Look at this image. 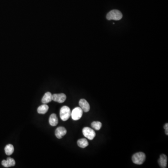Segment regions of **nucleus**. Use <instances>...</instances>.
<instances>
[{
    "label": "nucleus",
    "instance_id": "f257e3e1",
    "mask_svg": "<svg viewBox=\"0 0 168 168\" xmlns=\"http://www.w3.org/2000/svg\"><path fill=\"white\" fill-rule=\"evenodd\" d=\"M146 155L143 152H138L132 156V160L135 164L141 165L145 161Z\"/></svg>",
    "mask_w": 168,
    "mask_h": 168
},
{
    "label": "nucleus",
    "instance_id": "f03ea898",
    "mask_svg": "<svg viewBox=\"0 0 168 168\" xmlns=\"http://www.w3.org/2000/svg\"><path fill=\"white\" fill-rule=\"evenodd\" d=\"M71 116V109L68 107H62L60 110V117L63 121H66Z\"/></svg>",
    "mask_w": 168,
    "mask_h": 168
},
{
    "label": "nucleus",
    "instance_id": "7ed1b4c3",
    "mask_svg": "<svg viewBox=\"0 0 168 168\" xmlns=\"http://www.w3.org/2000/svg\"><path fill=\"white\" fill-rule=\"evenodd\" d=\"M108 20H120L122 18V14L118 10H112L109 12L106 16Z\"/></svg>",
    "mask_w": 168,
    "mask_h": 168
},
{
    "label": "nucleus",
    "instance_id": "20e7f679",
    "mask_svg": "<svg viewBox=\"0 0 168 168\" xmlns=\"http://www.w3.org/2000/svg\"><path fill=\"white\" fill-rule=\"evenodd\" d=\"M82 132H83L84 136H85L90 140L94 139V138L96 136V133L95 131L93 129L89 127H85L83 128Z\"/></svg>",
    "mask_w": 168,
    "mask_h": 168
},
{
    "label": "nucleus",
    "instance_id": "39448f33",
    "mask_svg": "<svg viewBox=\"0 0 168 168\" xmlns=\"http://www.w3.org/2000/svg\"><path fill=\"white\" fill-rule=\"evenodd\" d=\"M83 110L80 107H76L71 112V116L74 120H77L82 117Z\"/></svg>",
    "mask_w": 168,
    "mask_h": 168
},
{
    "label": "nucleus",
    "instance_id": "423d86ee",
    "mask_svg": "<svg viewBox=\"0 0 168 168\" xmlns=\"http://www.w3.org/2000/svg\"><path fill=\"white\" fill-rule=\"evenodd\" d=\"M66 99V96L64 94H54L52 95V100L62 103L64 102Z\"/></svg>",
    "mask_w": 168,
    "mask_h": 168
},
{
    "label": "nucleus",
    "instance_id": "0eeeda50",
    "mask_svg": "<svg viewBox=\"0 0 168 168\" xmlns=\"http://www.w3.org/2000/svg\"><path fill=\"white\" fill-rule=\"evenodd\" d=\"M79 105L80 108L85 112H89L90 109V105L85 99H80L79 101Z\"/></svg>",
    "mask_w": 168,
    "mask_h": 168
},
{
    "label": "nucleus",
    "instance_id": "6e6552de",
    "mask_svg": "<svg viewBox=\"0 0 168 168\" xmlns=\"http://www.w3.org/2000/svg\"><path fill=\"white\" fill-rule=\"evenodd\" d=\"M67 133V130L63 127H59L55 131V136L58 139H61L65 136Z\"/></svg>",
    "mask_w": 168,
    "mask_h": 168
},
{
    "label": "nucleus",
    "instance_id": "1a4fd4ad",
    "mask_svg": "<svg viewBox=\"0 0 168 168\" xmlns=\"http://www.w3.org/2000/svg\"><path fill=\"white\" fill-rule=\"evenodd\" d=\"M2 166H4L6 168L8 167H12L15 165V162L13 158H7V160H3L2 162Z\"/></svg>",
    "mask_w": 168,
    "mask_h": 168
},
{
    "label": "nucleus",
    "instance_id": "9d476101",
    "mask_svg": "<svg viewBox=\"0 0 168 168\" xmlns=\"http://www.w3.org/2000/svg\"><path fill=\"white\" fill-rule=\"evenodd\" d=\"M158 163L161 168H165L167 167V157L164 154L161 155L158 160Z\"/></svg>",
    "mask_w": 168,
    "mask_h": 168
},
{
    "label": "nucleus",
    "instance_id": "9b49d317",
    "mask_svg": "<svg viewBox=\"0 0 168 168\" xmlns=\"http://www.w3.org/2000/svg\"><path fill=\"white\" fill-rule=\"evenodd\" d=\"M52 94L50 92H47L44 94L42 99V103L43 104H47L52 101Z\"/></svg>",
    "mask_w": 168,
    "mask_h": 168
},
{
    "label": "nucleus",
    "instance_id": "f8f14e48",
    "mask_svg": "<svg viewBox=\"0 0 168 168\" xmlns=\"http://www.w3.org/2000/svg\"><path fill=\"white\" fill-rule=\"evenodd\" d=\"M49 123L52 126H56L58 124V119L55 114H52L49 118Z\"/></svg>",
    "mask_w": 168,
    "mask_h": 168
},
{
    "label": "nucleus",
    "instance_id": "ddd939ff",
    "mask_svg": "<svg viewBox=\"0 0 168 168\" xmlns=\"http://www.w3.org/2000/svg\"><path fill=\"white\" fill-rule=\"evenodd\" d=\"M49 109V107L46 104L41 105L37 108V112L39 114H45L47 113Z\"/></svg>",
    "mask_w": 168,
    "mask_h": 168
},
{
    "label": "nucleus",
    "instance_id": "4468645a",
    "mask_svg": "<svg viewBox=\"0 0 168 168\" xmlns=\"http://www.w3.org/2000/svg\"><path fill=\"white\" fill-rule=\"evenodd\" d=\"M78 145L81 148H85L89 145L88 141L86 139L82 138L78 140L77 141Z\"/></svg>",
    "mask_w": 168,
    "mask_h": 168
},
{
    "label": "nucleus",
    "instance_id": "2eb2a0df",
    "mask_svg": "<svg viewBox=\"0 0 168 168\" xmlns=\"http://www.w3.org/2000/svg\"><path fill=\"white\" fill-rule=\"evenodd\" d=\"M4 150H5L6 155L10 156L14 151V148L13 145L10 144H8L5 146Z\"/></svg>",
    "mask_w": 168,
    "mask_h": 168
},
{
    "label": "nucleus",
    "instance_id": "dca6fc26",
    "mask_svg": "<svg viewBox=\"0 0 168 168\" xmlns=\"http://www.w3.org/2000/svg\"><path fill=\"white\" fill-rule=\"evenodd\" d=\"M91 126L95 130H99L102 127V123L99 121H93L91 124Z\"/></svg>",
    "mask_w": 168,
    "mask_h": 168
},
{
    "label": "nucleus",
    "instance_id": "f3484780",
    "mask_svg": "<svg viewBox=\"0 0 168 168\" xmlns=\"http://www.w3.org/2000/svg\"><path fill=\"white\" fill-rule=\"evenodd\" d=\"M164 128L165 129V134L166 135H168V124L166 123L164 125Z\"/></svg>",
    "mask_w": 168,
    "mask_h": 168
}]
</instances>
